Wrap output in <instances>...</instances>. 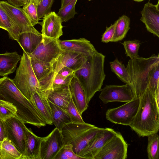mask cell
Returning <instances> with one entry per match:
<instances>
[{
    "label": "cell",
    "instance_id": "obj_1",
    "mask_svg": "<svg viewBox=\"0 0 159 159\" xmlns=\"http://www.w3.org/2000/svg\"><path fill=\"white\" fill-rule=\"evenodd\" d=\"M126 66L135 98H140L149 90L159 102V54L147 58L139 56L130 59Z\"/></svg>",
    "mask_w": 159,
    "mask_h": 159
},
{
    "label": "cell",
    "instance_id": "obj_42",
    "mask_svg": "<svg viewBox=\"0 0 159 159\" xmlns=\"http://www.w3.org/2000/svg\"><path fill=\"white\" fill-rule=\"evenodd\" d=\"M6 137L5 121L0 117V143Z\"/></svg>",
    "mask_w": 159,
    "mask_h": 159
},
{
    "label": "cell",
    "instance_id": "obj_46",
    "mask_svg": "<svg viewBox=\"0 0 159 159\" xmlns=\"http://www.w3.org/2000/svg\"><path fill=\"white\" fill-rule=\"evenodd\" d=\"M138 2H141L145 0H131Z\"/></svg>",
    "mask_w": 159,
    "mask_h": 159
},
{
    "label": "cell",
    "instance_id": "obj_24",
    "mask_svg": "<svg viewBox=\"0 0 159 159\" xmlns=\"http://www.w3.org/2000/svg\"><path fill=\"white\" fill-rule=\"evenodd\" d=\"M42 39L41 33L23 32L20 33L17 41L23 51L28 55L34 51Z\"/></svg>",
    "mask_w": 159,
    "mask_h": 159
},
{
    "label": "cell",
    "instance_id": "obj_37",
    "mask_svg": "<svg viewBox=\"0 0 159 159\" xmlns=\"http://www.w3.org/2000/svg\"><path fill=\"white\" fill-rule=\"evenodd\" d=\"M83 159L73 151L71 144H64L61 148L54 159Z\"/></svg>",
    "mask_w": 159,
    "mask_h": 159
},
{
    "label": "cell",
    "instance_id": "obj_13",
    "mask_svg": "<svg viewBox=\"0 0 159 159\" xmlns=\"http://www.w3.org/2000/svg\"><path fill=\"white\" fill-rule=\"evenodd\" d=\"M117 133L111 128H103L82 150L79 156L84 159H94L101 149Z\"/></svg>",
    "mask_w": 159,
    "mask_h": 159
},
{
    "label": "cell",
    "instance_id": "obj_27",
    "mask_svg": "<svg viewBox=\"0 0 159 159\" xmlns=\"http://www.w3.org/2000/svg\"><path fill=\"white\" fill-rule=\"evenodd\" d=\"M52 124L60 131L66 124L71 122L70 117L66 110L49 102Z\"/></svg>",
    "mask_w": 159,
    "mask_h": 159
},
{
    "label": "cell",
    "instance_id": "obj_33",
    "mask_svg": "<svg viewBox=\"0 0 159 159\" xmlns=\"http://www.w3.org/2000/svg\"><path fill=\"white\" fill-rule=\"evenodd\" d=\"M16 113V108L11 103L0 99V117L3 121L12 117H17Z\"/></svg>",
    "mask_w": 159,
    "mask_h": 159
},
{
    "label": "cell",
    "instance_id": "obj_22",
    "mask_svg": "<svg viewBox=\"0 0 159 159\" xmlns=\"http://www.w3.org/2000/svg\"><path fill=\"white\" fill-rule=\"evenodd\" d=\"M25 137L26 150L23 159H41L40 149L42 137L37 136L27 127Z\"/></svg>",
    "mask_w": 159,
    "mask_h": 159
},
{
    "label": "cell",
    "instance_id": "obj_25",
    "mask_svg": "<svg viewBox=\"0 0 159 159\" xmlns=\"http://www.w3.org/2000/svg\"><path fill=\"white\" fill-rule=\"evenodd\" d=\"M20 58L16 51L0 54V76H5L13 73Z\"/></svg>",
    "mask_w": 159,
    "mask_h": 159
},
{
    "label": "cell",
    "instance_id": "obj_21",
    "mask_svg": "<svg viewBox=\"0 0 159 159\" xmlns=\"http://www.w3.org/2000/svg\"><path fill=\"white\" fill-rule=\"evenodd\" d=\"M74 76V74H73L67 77H64L58 73H54L51 72L39 82L41 90L45 93L50 90L69 86Z\"/></svg>",
    "mask_w": 159,
    "mask_h": 159
},
{
    "label": "cell",
    "instance_id": "obj_20",
    "mask_svg": "<svg viewBox=\"0 0 159 159\" xmlns=\"http://www.w3.org/2000/svg\"><path fill=\"white\" fill-rule=\"evenodd\" d=\"M72 99L80 114L87 109L89 105L84 90L79 80L74 76L69 85Z\"/></svg>",
    "mask_w": 159,
    "mask_h": 159
},
{
    "label": "cell",
    "instance_id": "obj_14",
    "mask_svg": "<svg viewBox=\"0 0 159 159\" xmlns=\"http://www.w3.org/2000/svg\"><path fill=\"white\" fill-rule=\"evenodd\" d=\"M0 4L19 27L20 33L30 32L40 33L33 26L24 13L22 8L14 7L5 1H0Z\"/></svg>",
    "mask_w": 159,
    "mask_h": 159
},
{
    "label": "cell",
    "instance_id": "obj_35",
    "mask_svg": "<svg viewBox=\"0 0 159 159\" xmlns=\"http://www.w3.org/2000/svg\"><path fill=\"white\" fill-rule=\"evenodd\" d=\"M37 5L33 2H30L23 6V11L34 26L39 24L37 11Z\"/></svg>",
    "mask_w": 159,
    "mask_h": 159
},
{
    "label": "cell",
    "instance_id": "obj_29",
    "mask_svg": "<svg viewBox=\"0 0 159 159\" xmlns=\"http://www.w3.org/2000/svg\"><path fill=\"white\" fill-rule=\"evenodd\" d=\"M30 59L33 70L39 82L52 71L53 66L51 63L35 58H30Z\"/></svg>",
    "mask_w": 159,
    "mask_h": 159
},
{
    "label": "cell",
    "instance_id": "obj_2",
    "mask_svg": "<svg viewBox=\"0 0 159 159\" xmlns=\"http://www.w3.org/2000/svg\"><path fill=\"white\" fill-rule=\"evenodd\" d=\"M0 99L11 103L17 109V117L25 123L38 128L46 125L31 102L20 91L7 76L0 78Z\"/></svg>",
    "mask_w": 159,
    "mask_h": 159
},
{
    "label": "cell",
    "instance_id": "obj_26",
    "mask_svg": "<svg viewBox=\"0 0 159 159\" xmlns=\"http://www.w3.org/2000/svg\"><path fill=\"white\" fill-rule=\"evenodd\" d=\"M0 28L8 32L10 39L17 41L20 33V29L0 4Z\"/></svg>",
    "mask_w": 159,
    "mask_h": 159
},
{
    "label": "cell",
    "instance_id": "obj_6",
    "mask_svg": "<svg viewBox=\"0 0 159 159\" xmlns=\"http://www.w3.org/2000/svg\"><path fill=\"white\" fill-rule=\"evenodd\" d=\"M13 81L21 93L30 101L34 92L41 90L39 83L33 70L30 58L24 51Z\"/></svg>",
    "mask_w": 159,
    "mask_h": 159
},
{
    "label": "cell",
    "instance_id": "obj_9",
    "mask_svg": "<svg viewBox=\"0 0 159 159\" xmlns=\"http://www.w3.org/2000/svg\"><path fill=\"white\" fill-rule=\"evenodd\" d=\"M128 147L121 133L117 132L101 149L94 159H126Z\"/></svg>",
    "mask_w": 159,
    "mask_h": 159
},
{
    "label": "cell",
    "instance_id": "obj_39",
    "mask_svg": "<svg viewBox=\"0 0 159 159\" xmlns=\"http://www.w3.org/2000/svg\"><path fill=\"white\" fill-rule=\"evenodd\" d=\"M54 0H42L37 6V11L39 19L49 12Z\"/></svg>",
    "mask_w": 159,
    "mask_h": 159
},
{
    "label": "cell",
    "instance_id": "obj_40",
    "mask_svg": "<svg viewBox=\"0 0 159 159\" xmlns=\"http://www.w3.org/2000/svg\"><path fill=\"white\" fill-rule=\"evenodd\" d=\"M116 23L115 21L109 27L107 26L106 30L102 36L101 41L102 42L108 43L111 42L114 34Z\"/></svg>",
    "mask_w": 159,
    "mask_h": 159
},
{
    "label": "cell",
    "instance_id": "obj_16",
    "mask_svg": "<svg viewBox=\"0 0 159 159\" xmlns=\"http://www.w3.org/2000/svg\"><path fill=\"white\" fill-rule=\"evenodd\" d=\"M87 58L75 52L62 51L52 64L53 70L52 72L54 73H57L64 67H67L75 71L83 65Z\"/></svg>",
    "mask_w": 159,
    "mask_h": 159
},
{
    "label": "cell",
    "instance_id": "obj_38",
    "mask_svg": "<svg viewBox=\"0 0 159 159\" xmlns=\"http://www.w3.org/2000/svg\"><path fill=\"white\" fill-rule=\"evenodd\" d=\"M66 110L70 117L71 122L76 123L85 122L75 105L72 99L68 104Z\"/></svg>",
    "mask_w": 159,
    "mask_h": 159
},
{
    "label": "cell",
    "instance_id": "obj_8",
    "mask_svg": "<svg viewBox=\"0 0 159 159\" xmlns=\"http://www.w3.org/2000/svg\"><path fill=\"white\" fill-rule=\"evenodd\" d=\"M7 138L22 154L23 159L26 150L25 130L26 127L21 120L16 116L11 117L5 121Z\"/></svg>",
    "mask_w": 159,
    "mask_h": 159
},
{
    "label": "cell",
    "instance_id": "obj_48",
    "mask_svg": "<svg viewBox=\"0 0 159 159\" xmlns=\"http://www.w3.org/2000/svg\"><path fill=\"white\" fill-rule=\"evenodd\" d=\"M25 1L26 4L28 3V1H29V0H25Z\"/></svg>",
    "mask_w": 159,
    "mask_h": 159
},
{
    "label": "cell",
    "instance_id": "obj_12",
    "mask_svg": "<svg viewBox=\"0 0 159 159\" xmlns=\"http://www.w3.org/2000/svg\"><path fill=\"white\" fill-rule=\"evenodd\" d=\"M64 145L61 131L55 128L47 136L41 138L40 149L41 159H54Z\"/></svg>",
    "mask_w": 159,
    "mask_h": 159
},
{
    "label": "cell",
    "instance_id": "obj_4",
    "mask_svg": "<svg viewBox=\"0 0 159 159\" xmlns=\"http://www.w3.org/2000/svg\"><path fill=\"white\" fill-rule=\"evenodd\" d=\"M159 102L149 90L140 98L137 112L129 125L140 137H147L159 130Z\"/></svg>",
    "mask_w": 159,
    "mask_h": 159
},
{
    "label": "cell",
    "instance_id": "obj_44",
    "mask_svg": "<svg viewBox=\"0 0 159 159\" xmlns=\"http://www.w3.org/2000/svg\"><path fill=\"white\" fill-rule=\"evenodd\" d=\"M72 0H61V8H63L67 5Z\"/></svg>",
    "mask_w": 159,
    "mask_h": 159
},
{
    "label": "cell",
    "instance_id": "obj_23",
    "mask_svg": "<svg viewBox=\"0 0 159 159\" xmlns=\"http://www.w3.org/2000/svg\"><path fill=\"white\" fill-rule=\"evenodd\" d=\"M44 93L50 102L65 110L72 99L69 86L50 90Z\"/></svg>",
    "mask_w": 159,
    "mask_h": 159
},
{
    "label": "cell",
    "instance_id": "obj_11",
    "mask_svg": "<svg viewBox=\"0 0 159 159\" xmlns=\"http://www.w3.org/2000/svg\"><path fill=\"white\" fill-rule=\"evenodd\" d=\"M58 39H51L43 36V39L36 49L28 56L52 64L62 51L58 44Z\"/></svg>",
    "mask_w": 159,
    "mask_h": 159
},
{
    "label": "cell",
    "instance_id": "obj_15",
    "mask_svg": "<svg viewBox=\"0 0 159 159\" xmlns=\"http://www.w3.org/2000/svg\"><path fill=\"white\" fill-rule=\"evenodd\" d=\"M62 22L61 17L54 11L45 15L43 21L39 23L42 26V36L51 39H59L63 34Z\"/></svg>",
    "mask_w": 159,
    "mask_h": 159
},
{
    "label": "cell",
    "instance_id": "obj_3",
    "mask_svg": "<svg viewBox=\"0 0 159 159\" xmlns=\"http://www.w3.org/2000/svg\"><path fill=\"white\" fill-rule=\"evenodd\" d=\"M105 56L98 51L88 58L83 65L74 72L81 84L89 104L95 93L101 91L106 77L104 71Z\"/></svg>",
    "mask_w": 159,
    "mask_h": 159
},
{
    "label": "cell",
    "instance_id": "obj_17",
    "mask_svg": "<svg viewBox=\"0 0 159 159\" xmlns=\"http://www.w3.org/2000/svg\"><path fill=\"white\" fill-rule=\"evenodd\" d=\"M57 42L62 51L75 52L87 58L97 51L90 41L84 38L66 40L58 39Z\"/></svg>",
    "mask_w": 159,
    "mask_h": 159
},
{
    "label": "cell",
    "instance_id": "obj_18",
    "mask_svg": "<svg viewBox=\"0 0 159 159\" xmlns=\"http://www.w3.org/2000/svg\"><path fill=\"white\" fill-rule=\"evenodd\" d=\"M141 13L140 20L145 24L147 30L159 38V1L156 5L149 1L145 3Z\"/></svg>",
    "mask_w": 159,
    "mask_h": 159
},
{
    "label": "cell",
    "instance_id": "obj_32",
    "mask_svg": "<svg viewBox=\"0 0 159 159\" xmlns=\"http://www.w3.org/2000/svg\"><path fill=\"white\" fill-rule=\"evenodd\" d=\"M148 137L147 152L149 159H159V136L157 133L150 135Z\"/></svg>",
    "mask_w": 159,
    "mask_h": 159
},
{
    "label": "cell",
    "instance_id": "obj_47",
    "mask_svg": "<svg viewBox=\"0 0 159 159\" xmlns=\"http://www.w3.org/2000/svg\"><path fill=\"white\" fill-rule=\"evenodd\" d=\"M41 1L42 0H38V4H39Z\"/></svg>",
    "mask_w": 159,
    "mask_h": 159
},
{
    "label": "cell",
    "instance_id": "obj_5",
    "mask_svg": "<svg viewBox=\"0 0 159 159\" xmlns=\"http://www.w3.org/2000/svg\"><path fill=\"white\" fill-rule=\"evenodd\" d=\"M102 129L85 122H71L66 125L61 132L64 144H71L74 152L79 156L82 150Z\"/></svg>",
    "mask_w": 159,
    "mask_h": 159
},
{
    "label": "cell",
    "instance_id": "obj_41",
    "mask_svg": "<svg viewBox=\"0 0 159 159\" xmlns=\"http://www.w3.org/2000/svg\"><path fill=\"white\" fill-rule=\"evenodd\" d=\"M75 71L71 69L66 67L62 68L57 73L64 77H67L74 74Z\"/></svg>",
    "mask_w": 159,
    "mask_h": 159
},
{
    "label": "cell",
    "instance_id": "obj_10",
    "mask_svg": "<svg viewBox=\"0 0 159 159\" xmlns=\"http://www.w3.org/2000/svg\"><path fill=\"white\" fill-rule=\"evenodd\" d=\"M99 98L105 104L113 102H127L135 98L130 85H106L101 90Z\"/></svg>",
    "mask_w": 159,
    "mask_h": 159
},
{
    "label": "cell",
    "instance_id": "obj_30",
    "mask_svg": "<svg viewBox=\"0 0 159 159\" xmlns=\"http://www.w3.org/2000/svg\"><path fill=\"white\" fill-rule=\"evenodd\" d=\"M22 154L7 137L0 143V159H21Z\"/></svg>",
    "mask_w": 159,
    "mask_h": 159
},
{
    "label": "cell",
    "instance_id": "obj_45",
    "mask_svg": "<svg viewBox=\"0 0 159 159\" xmlns=\"http://www.w3.org/2000/svg\"><path fill=\"white\" fill-rule=\"evenodd\" d=\"M30 2H34L37 5L38 4V0H29L28 3Z\"/></svg>",
    "mask_w": 159,
    "mask_h": 159
},
{
    "label": "cell",
    "instance_id": "obj_19",
    "mask_svg": "<svg viewBox=\"0 0 159 159\" xmlns=\"http://www.w3.org/2000/svg\"><path fill=\"white\" fill-rule=\"evenodd\" d=\"M30 101L46 124L52 125L51 110L47 95L41 90L34 92Z\"/></svg>",
    "mask_w": 159,
    "mask_h": 159
},
{
    "label": "cell",
    "instance_id": "obj_7",
    "mask_svg": "<svg viewBox=\"0 0 159 159\" xmlns=\"http://www.w3.org/2000/svg\"><path fill=\"white\" fill-rule=\"evenodd\" d=\"M140 98H135L116 108H109L106 112V119L115 124L129 126L138 110Z\"/></svg>",
    "mask_w": 159,
    "mask_h": 159
},
{
    "label": "cell",
    "instance_id": "obj_34",
    "mask_svg": "<svg viewBox=\"0 0 159 159\" xmlns=\"http://www.w3.org/2000/svg\"><path fill=\"white\" fill-rule=\"evenodd\" d=\"M77 0H72L65 7L61 8L57 14L61 18L62 22H66L73 18L77 13L75 7Z\"/></svg>",
    "mask_w": 159,
    "mask_h": 159
},
{
    "label": "cell",
    "instance_id": "obj_28",
    "mask_svg": "<svg viewBox=\"0 0 159 159\" xmlns=\"http://www.w3.org/2000/svg\"><path fill=\"white\" fill-rule=\"evenodd\" d=\"M116 22L113 37L111 42L121 41L125 38L130 29V19L125 15H122Z\"/></svg>",
    "mask_w": 159,
    "mask_h": 159
},
{
    "label": "cell",
    "instance_id": "obj_31",
    "mask_svg": "<svg viewBox=\"0 0 159 159\" xmlns=\"http://www.w3.org/2000/svg\"><path fill=\"white\" fill-rule=\"evenodd\" d=\"M112 71L122 82L125 84H130V76L126 67L122 63L116 58L110 62Z\"/></svg>",
    "mask_w": 159,
    "mask_h": 159
},
{
    "label": "cell",
    "instance_id": "obj_43",
    "mask_svg": "<svg viewBox=\"0 0 159 159\" xmlns=\"http://www.w3.org/2000/svg\"><path fill=\"white\" fill-rule=\"evenodd\" d=\"M10 4L16 7H20L26 4L25 0H7Z\"/></svg>",
    "mask_w": 159,
    "mask_h": 159
},
{
    "label": "cell",
    "instance_id": "obj_36",
    "mask_svg": "<svg viewBox=\"0 0 159 159\" xmlns=\"http://www.w3.org/2000/svg\"><path fill=\"white\" fill-rule=\"evenodd\" d=\"M121 43L124 46L125 54L130 59H133L139 56L138 52L140 44L139 41L137 40H126Z\"/></svg>",
    "mask_w": 159,
    "mask_h": 159
}]
</instances>
